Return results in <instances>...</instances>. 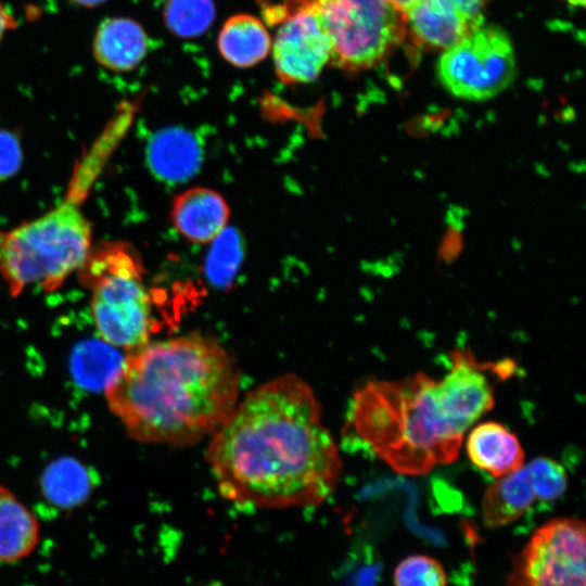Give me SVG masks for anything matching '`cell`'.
<instances>
[{
    "instance_id": "1",
    "label": "cell",
    "mask_w": 586,
    "mask_h": 586,
    "mask_svg": "<svg viewBox=\"0 0 586 586\" xmlns=\"http://www.w3.org/2000/svg\"><path fill=\"white\" fill-rule=\"evenodd\" d=\"M206 459L222 497L259 508L319 505L342 472L314 392L291 373L235 405L213 433Z\"/></svg>"
},
{
    "instance_id": "2",
    "label": "cell",
    "mask_w": 586,
    "mask_h": 586,
    "mask_svg": "<svg viewBox=\"0 0 586 586\" xmlns=\"http://www.w3.org/2000/svg\"><path fill=\"white\" fill-rule=\"evenodd\" d=\"M238 392L228 353L199 334L131 351L104 391L132 438L178 446L213 434L235 407Z\"/></svg>"
},
{
    "instance_id": "3",
    "label": "cell",
    "mask_w": 586,
    "mask_h": 586,
    "mask_svg": "<svg viewBox=\"0 0 586 586\" xmlns=\"http://www.w3.org/2000/svg\"><path fill=\"white\" fill-rule=\"evenodd\" d=\"M433 378L371 381L354 393L349 423L356 436L396 472L425 474L459 455L463 434L444 418Z\"/></svg>"
},
{
    "instance_id": "4",
    "label": "cell",
    "mask_w": 586,
    "mask_h": 586,
    "mask_svg": "<svg viewBox=\"0 0 586 586\" xmlns=\"http://www.w3.org/2000/svg\"><path fill=\"white\" fill-rule=\"evenodd\" d=\"M107 156L92 146L76 165L65 199L38 218L0 232V277L12 296L30 284L59 289L92 249V226L81 205Z\"/></svg>"
},
{
    "instance_id": "5",
    "label": "cell",
    "mask_w": 586,
    "mask_h": 586,
    "mask_svg": "<svg viewBox=\"0 0 586 586\" xmlns=\"http://www.w3.org/2000/svg\"><path fill=\"white\" fill-rule=\"evenodd\" d=\"M78 270L91 290V314L101 340L130 352L148 344L157 321L137 253L125 243H105L91 249Z\"/></svg>"
},
{
    "instance_id": "6",
    "label": "cell",
    "mask_w": 586,
    "mask_h": 586,
    "mask_svg": "<svg viewBox=\"0 0 586 586\" xmlns=\"http://www.w3.org/2000/svg\"><path fill=\"white\" fill-rule=\"evenodd\" d=\"M282 11L311 10L332 47L329 65L347 72L368 69L403 40V14L388 0H283Z\"/></svg>"
},
{
    "instance_id": "7",
    "label": "cell",
    "mask_w": 586,
    "mask_h": 586,
    "mask_svg": "<svg viewBox=\"0 0 586 586\" xmlns=\"http://www.w3.org/2000/svg\"><path fill=\"white\" fill-rule=\"evenodd\" d=\"M436 73L451 95L468 101L489 100L515 78L512 42L501 28L482 24L443 51Z\"/></svg>"
},
{
    "instance_id": "8",
    "label": "cell",
    "mask_w": 586,
    "mask_h": 586,
    "mask_svg": "<svg viewBox=\"0 0 586 586\" xmlns=\"http://www.w3.org/2000/svg\"><path fill=\"white\" fill-rule=\"evenodd\" d=\"M586 526L556 518L539 526L514 557L509 586H585Z\"/></svg>"
},
{
    "instance_id": "9",
    "label": "cell",
    "mask_w": 586,
    "mask_h": 586,
    "mask_svg": "<svg viewBox=\"0 0 586 586\" xmlns=\"http://www.w3.org/2000/svg\"><path fill=\"white\" fill-rule=\"evenodd\" d=\"M279 23L271 41L275 73L286 86L316 80L331 59V41L320 18L306 8L273 9Z\"/></svg>"
},
{
    "instance_id": "10",
    "label": "cell",
    "mask_w": 586,
    "mask_h": 586,
    "mask_svg": "<svg viewBox=\"0 0 586 586\" xmlns=\"http://www.w3.org/2000/svg\"><path fill=\"white\" fill-rule=\"evenodd\" d=\"M496 364L479 361L469 349L449 354V369L435 383V396L447 422L463 434L495 403L488 375Z\"/></svg>"
},
{
    "instance_id": "11",
    "label": "cell",
    "mask_w": 586,
    "mask_h": 586,
    "mask_svg": "<svg viewBox=\"0 0 586 586\" xmlns=\"http://www.w3.org/2000/svg\"><path fill=\"white\" fill-rule=\"evenodd\" d=\"M406 30L422 46L445 50L484 24L454 0H416L404 13Z\"/></svg>"
},
{
    "instance_id": "12",
    "label": "cell",
    "mask_w": 586,
    "mask_h": 586,
    "mask_svg": "<svg viewBox=\"0 0 586 586\" xmlns=\"http://www.w3.org/2000/svg\"><path fill=\"white\" fill-rule=\"evenodd\" d=\"M230 209L217 191L194 187L178 194L170 220L180 237L193 244L212 243L228 226Z\"/></svg>"
},
{
    "instance_id": "13",
    "label": "cell",
    "mask_w": 586,
    "mask_h": 586,
    "mask_svg": "<svg viewBox=\"0 0 586 586\" xmlns=\"http://www.w3.org/2000/svg\"><path fill=\"white\" fill-rule=\"evenodd\" d=\"M149 46V37L138 22L111 17L98 27L92 51L101 66L113 72H130L145 59Z\"/></svg>"
},
{
    "instance_id": "14",
    "label": "cell",
    "mask_w": 586,
    "mask_h": 586,
    "mask_svg": "<svg viewBox=\"0 0 586 586\" xmlns=\"http://www.w3.org/2000/svg\"><path fill=\"white\" fill-rule=\"evenodd\" d=\"M466 449L476 468L496 479L520 469L524 463V450L518 437L494 421L476 425L467 438Z\"/></svg>"
},
{
    "instance_id": "15",
    "label": "cell",
    "mask_w": 586,
    "mask_h": 586,
    "mask_svg": "<svg viewBox=\"0 0 586 586\" xmlns=\"http://www.w3.org/2000/svg\"><path fill=\"white\" fill-rule=\"evenodd\" d=\"M217 48L221 58L237 68H251L264 61L271 49L265 24L249 13L232 15L219 30Z\"/></svg>"
},
{
    "instance_id": "16",
    "label": "cell",
    "mask_w": 586,
    "mask_h": 586,
    "mask_svg": "<svg viewBox=\"0 0 586 586\" xmlns=\"http://www.w3.org/2000/svg\"><path fill=\"white\" fill-rule=\"evenodd\" d=\"M536 499L525 467L498 477L485 491L482 518L488 527H500L520 519Z\"/></svg>"
},
{
    "instance_id": "17",
    "label": "cell",
    "mask_w": 586,
    "mask_h": 586,
    "mask_svg": "<svg viewBox=\"0 0 586 586\" xmlns=\"http://www.w3.org/2000/svg\"><path fill=\"white\" fill-rule=\"evenodd\" d=\"M39 542L34 513L0 484V562L15 563L29 557Z\"/></svg>"
},
{
    "instance_id": "18",
    "label": "cell",
    "mask_w": 586,
    "mask_h": 586,
    "mask_svg": "<svg viewBox=\"0 0 586 586\" xmlns=\"http://www.w3.org/2000/svg\"><path fill=\"white\" fill-rule=\"evenodd\" d=\"M148 160L154 174L176 181L190 177L199 166L200 152L194 138L183 130L158 132L148 148Z\"/></svg>"
},
{
    "instance_id": "19",
    "label": "cell",
    "mask_w": 586,
    "mask_h": 586,
    "mask_svg": "<svg viewBox=\"0 0 586 586\" xmlns=\"http://www.w3.org/2000/svg\"><path fill=\"white\" fill-rule=\"evenodd\" d=\"M40 487L47 501L60 509L84 504L93 488L91 470L74 458L52 461L41 475Z\"/></svg>"
},
{
    "instance_id": "20",
    "label": "cell",
    "mask_w": 586,
    "mask_h": 586,
    "mask_svg": "<svg viewBox=\"0 0 586 586\" xmlns=\"http://www.w3.org/2000/svg\"><path fill=\"white\" fill-rule=\"evenodd\" d=\"M125 357L103 340H87L74 348L71 371L86 391H105L123 366Z\"/></svg>"
},
{
    "instance_id": "21",
    "label": "cell",
    "mask_w": 586,
    "mask_h": 586,
    "mask_svg": "<svg viewBox=\"0 0 586 586\" xmlns=\"http://www.w3.org/2000/svg\"><path fill=\"white\" fill-rule=\"evenodd\" d=\"M215 18L213 0H168L163 10L167 29L183 38L204 34Z\"/></svg>"
},
{
    "instance_id": "22",
    "label": "cell",
    "mask_w": 586,
    "mask_h": 586,
    "mask_svg": "<svg viewBox=\"0 0 586 586\" xmlns=\"http://www.w3.org/2000/svg\"><path fill=\"white\" fill-rule=\"evenodd\" d=\"M395 586H447V574L442 563L425 555L404 558L394 570Z\"/></svg>"
},
{
    "instance_id": "23",
    "label": "cell",
    "mask_w": 586,
    "mask_h": 586,
    "mask_svg": "<svg viewBox=\"0 0 586 586\" xmlns=\"http://www.w3.org/2000/svg\"><path fill=\"white\" fill-rule=\"evenodd\" d=\"M212 243L206 262L208 277L217 284L225 285L232 279L239 266L241 249L238 234L226 228Z\"/></svg>"
},
{
    "instance_id": "24",
    "label": "cell",
    "mask_w": 586,
    "mask_h": 586,
    "mask_svg": "<svg viewBox=\"0 0 586 586\" xmlns=\"http://www.w3.org/2000/svg\"><path fill=\"white\" fill-rule=\"evenodd\" d=\"M525 469L536 499L555 501L564 494L568 486V475L558 461L539 457L533 459L525 466Z\"/></svg>"
},
{
    "instance_id": "25",
    "label": "cell",
    "mask_w": 586,
    "mask_h": 586,
    "mask_svg": "<svg viewBox=\"0 0 586 586\" xmlns=\"http://www.w3.org/2000/svg\"><path fill=\"white\" fill-rule=\"evenodd\" d=\"M22 164V148L17 137L0 129V182L15 174Z\"/></svg>"
},
{
    "instance_id": "26",
    "label": "cell",
    "mask_w": 586,
    "mask_h": 586,
    "mask_svg": "<svg viewBox=\"0 0 586 586\" xmlns=\"http://www.w3.org/2000/svg\"><path fill=\"white\" fill-rule=\"evenodd\" d=\"M16 26L13 14L0 1V42L10 30Z\"/></svg>"
},
{
    "instance_id": "27",
    "label": "cell",
    "mask_w": 586,
    "mask_h": 586,
    "mask_svg": "<svg viewBox=\"0 0 586 586\" xmlns=\"http://www.w3.org/2000/svg\"><path fill=\"white\" fill-rule=\"evenodd\" d=\"M402 14L416 1V0H388Z\"/></svg>"
},
{
    "instance_id": "28",
    "label": "cell",
    "mask_w": 586,
    "mask_h": 586,
    "mask_svg": "<svg viewBox=\"0 0 586 586\" xmlns=\"http://www.w3.org/2000/svg\"><path fill=\"white\" fill-rule=\"evenodd\" d=\"M78 5L86 7V8H92L95 5H99L103 3L106 0H69Z\"/></svg>"
},
{
    "instance_id": "29",
    "label": "cell",
    "mask_w": 586,
    "mask_h": 586,
    "mask_svg": "<svg viewBox=\"0 0 586 586\" xmlns=\"http://www.w3.org/2000/svg\"><path fill=\"white\" fill-rule=\"evenodd\" d=\"M568 3H570L571 5L573 7H579V8H584L585 7V1L586 0H565Z\"/></svg>"
}]
</instances>
